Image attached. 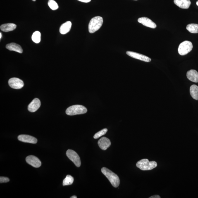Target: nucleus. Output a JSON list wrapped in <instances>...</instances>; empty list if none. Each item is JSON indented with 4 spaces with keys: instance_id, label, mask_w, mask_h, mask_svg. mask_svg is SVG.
I'll return each instance as SVG.
<instances>
[{
    "instance_id": "f257e3e1",
    "label": "nucleus",
    "mask_w": 198,
    "mask_h": 198,
    "mask_svg": "<svg viewBox=\"0 0 198 198\" xmlns=\"http://www.w3.org/2000/svg\"><path fill=\"white\" fill-rule=\"evenodd\" d=\"M101 172L109 180L113 187H118L120 183V179L116 174L105 167L102 168Z\"/></svg>"
},
{
    "instance_id": "f03ea898",
    "label": "nucleus",
    "mask_w": 198,
    "mask_h": 198,
    "mask_svg": "<svg viewBox=\"0 0 198 198\" xmlns=\"http://www.w3.org/2000/svg\"><path fill=\"white\" fill-rule=\"evenodd\" d=\"M103 23V19L100 16L94 17L91 19L89 24V31L91 34L99 30Z\"/></svg>"
},
{
    "instance_id": "7ed1b4c3",
    "label": "nucleus",
    "mask_w": 198,
    "mask_h": 198,
    "mask_svg": "<svg viewBox=\"0 0 198 198\" xmlns=\"http://www.w3.org/2000/svg\"><path fill=\"white\" fill-rule=\"evenodd\" d=\"M87 108L81 105H74L67 108L66 113L70 116H73L77 115L83 114L87 113Z\"/></svg>"
},
{
    "instance_id": "20e7f679",
    "label": "nucleus",
    "mask_w": 198,
    "mask_h": 198,
    "mask_svg": "<svg viewBox=\"0 0 198 198\" xmlns=\"http://www.w3.org/2000/svg\"><path fill=\"white\" fill-rule=\"evenodd\" d=\"M136 166L140 170L146 171L155 168L157 166V163L155 161H149L147 159H143L138 162Z\"/></svg>"
},
{
    "instance_id": "39448f33",
    "label": "nucleus",
    "mask_w": 198,
    "mask_h": 198,
    "mask_svg": "<svg viewBox=\"0 0 198 198\" xmlns=\"http://www.w3.org/2000/svg\"><path fill=\"white\" fill-rule=\"evenodd\" d=\"M193 46L190 41H186L182 42L179 46L178 52L181 56H185L192 50Z\"/></svg>"
},
{
    "instance_id": "423d86ee",
    "label": "nucleus",
    "mask_w": 198,
    "mask_h": 198,
    "mask_svg": "<svg viewBox=\"0 0 198 198\" xmlns=\"http://www.w3.org/2000/svg\"><path fill=\"white\" fill-rule=\"evenodd\" d=\"M66 154L68 157L73 162L75 166L77 167H80L81 166V161L78 154L75 151L72 150L68 149L67 151Z\"/></svg>"
},
{
    "instance_id": "0eeeda50",
    "label": "nucleus",
    "mask_w": 198,
    "mask_h": 198,
    "mask_svg": "<svg viewBox=\"0 0 198 198\" xmlns=\"http://www.w3.org/2000/svg\"><path fill=\"white\" fill-rule=\"evenodd\" d=\"M8 84L10 87L15 89H21L24 86L23 81L16 77L10 79L8 80Z\"/></svg>"
},
{
    "instance_id": "6e6552de",
    "label": "nucleus",
    "mask_w": 198,
    "mask_h": 198,
    "mask_svg": "<svg viewBox=\"0 0 198 198\" xmlns=\"http://www.w3.org/2000/svg\"><path fill=\"white\" fill-rule=\"evenodd\" d=\"M126 54L131 57L141 60V61L146 62H150L151 61V59L149 57L138 53L132 52V51H127L126 52Z\"/></svg>"
},
{
    "instance_id": "1a4fd4ad",
    "label": "nucleus",
    "mask_w": 198,
    "mask_h": 198,
    "mask_svg": "<svg viewBox=\"0 0 198 198\" xmlns=\"http://www.w3.org/2000/svg\"><path fill=\"white\" fill-rule=\"evenodd\" d=\"M26 161L28 164L35 168H39L42 164L39 158L34 156H27L26 158Z\"/></svg>"
},
{
    "instance_id": "9d476101",
    "label": "nucleus",
    "mask_w": 198,
    "mask_h": 198,
    "mask_svg": "<svg viewBox=\"0 0 198 198\" xmlns=\"http://www.w3.org/2000/svg\"><path fill=\"white\" fill-rule=\"evenodd\" d=\"M139 23L142 24L143 25L146 27L151 28H155L157 27L156 24L154 22L151 20L150 19L146 18V17H142L139 18L138 20Z\"/></svg>"
},
{
    "instance_id": "9b49d317",
    "label": "nucleus",
    "mask_w": 198,
    "mask_h": 198,
    "mask_svg": "<svg viewBox=\"0 0 198 198\" xmlns=\"http://www.w3.org/2000/svg\"><path fill=\"white\" fill-rule=\"evenodd\" d=\"M18 140L21 142L29 143L35 144L37 142V138L31 136L27 135H20L18 137Z\"/></svg>"
},
{
    "instance_id": "f8f14e48",
    "label": "nucleus",
    "mask_w": 198,
    "mask_h": 198,
    "mask_svg": "<svg viewBox=\"0 0 198 198\" xmlns=\"http://www.w3.org/2000/svg\"><path fill=\"white\" fill-rule=\"evenodd\" d=\"M41 105V102L40 100L37 98H35L28 105V109L29 111L34 112L38 109Z\"/></svg>"
},
{
    "instance_id": "ddd939ff",
    "label": "nucleus",
    "mask_w": 198,
    "mask_h": 198,
    "mask_svg": "<svg viewBox=\"0 0 198 198\" xmlns=\"http://www.w3.org/2000/svg\"><path fill=\"white\" fill-rule=\"evenodd\" d=\"M98 144L100 148L103 150H106L111 145V141L105 137H103L100 139Z\"/></svg>"
},
{
    "instance_id": "4468645a",
    "label": "nucleus",
    "mask_w": 198,
    "mask_h": 198,
    "mask_svg": "<svg viewBox=\"0 0 198 198\" xmlns=\"http://www.w3.org/2000/svg\"><path fill=\"white\" fill-rule=\"evenodd\" d=\"M174 3L179 8L183 9L189 8L191 5L190 0H174Z\"/></svg>"
},
{
    "instance_id": "2eb2a0df",
    "label": "nucleus",
    "mask_w": 198,
    "mask_h": 198,
    "mask_svg": "<svg viewBox=\"0 0 198 198\" xmlns=\"http://www.w3.org/2000/svg\"><path fill=\"white\" fill-rule=\"evenodd\" d=\"M187 76L189 80L194 83L198 82V72L195 70H191L187 72Z\"/></svg>"
},
{
    "instance_id": "dca6fc26",
    "label": "nucleus",
    "mask_w": 198,
    "mask_h": 198,
    "mask_svg": "<svg viewBox=\"0 0 198 198\" xmlns=\"http://www.w3.org/2000/svg\"><path fill=\"white\" fill-rule=\"evenodd\" d=\"M6 47L10 51H15L20 53L23 52V50L21 46L15 43H11L7 44Z\"/></svg>"
},
{
    "instance_id": "f3484780",
    "label": "nucleus",
    "mask_w": 198,
    "mask_h": 198,
    "mask_svg": "<svg viewBox=\"0 0 198 198\" xmlns=\"http://www.w3.org/2000/svg\"><path fill=\"white\" fill-rule=\"evenodd\" d=\"M71 22L70 21L65 22L62 24L60 28V32L63 35L68 33L70 31L72 27Z\"/></svg>"
},
{
    "instance_id": "a211bd4d",
    "label": "nucleus",
    "mask_w": 198,
    "mask_h": 198,
    "mask_svg": "<svg viewBox=\"0 0 198 198\" xmlns=\"http://www.w3.org/2000/svg\"><path fill=\"white\" fill-rule=\"evenodd\" d=\"M17 25L13 23H7L2 25L0 27L1 30L4 32L11 31L15 30Z\"/></svg>"
},
{
    "instance_id": "6ab92c4d",
    "label": "nucleus",
    "mask_w": 198,
    "mask_h": 198,
    "mask_svg": "<svg viewBox=\"0 0 198 198\" xmlns=\"http://www.w3.org/2000/svg\"><path fill=\"white\" fill-rule=\"evenodd\" d=\"M190 94L191 96L194 99L198 100V86L193 84L191 86L190 89Z\"/></svg>"
},
{
    "instance_id": "aec40b11",
    "label": "nucleus",
    "mask_w": 198,
    "mask_h": 198,
    "mask_svg": "<svg viewBox=\"0 0 198 198\" xmlns=\"http://www.w3.org/2000/svg\"><path fill=\"white\" fill-rule=\"evenodd\" d=\"M187 29L191 33H198V24H189L187 26Z\"/></svg>"
},
{
    "instance_id": "412c9836",
    "label": "nucleus",
    "mask_w": 198,
    "mask_h": 198,
    "mask_svg": "<svg viewBox=\"0 0 198 198\" xmlns=\"http://www.w3.org/2000/svg\"><path fill=\"white\" fill-rule=\"evenodd\" d=\"M32 40L36 44H39L41 41V32L38 31H36L33 34L32 36Z\"/></svg>"
},
{
    "instance_id": "4be33fe9",
    "label": "nucleus",
    "mask_w": 198,
    "mask_h": 198,
    "mask_svg": "<svg viewBox=\"0 0 198 198\" xmlns=\"http://www.w3.org/2000/svg\"><path fill=\"white\" fill-rule=\"evenodd\" d=\"M74 178L70 175H67L63 181V185L67 186L71 185L73 183Z\"/></svg>"
},
{
    "instance_id": "5701e85b",
    "label": "nucleus",
    "mask_w": 198,
    "mask_h": 198,
    "mask_svg": "<svg viewBox=\"0 0 198 198\" xmlns=\"http://www.w3.org/2000/svg\"><path fill=\"white\" fill-rule=\"evenodd\" d=\"M48 5L50 8L53 10H57L59 8L57 3L54 0H49Z\"/></svg>"
},
{
    "instance_id": "b1692460",
    "label": "nucleus",
    "mask_w": 198,
    "mask_h": 198,
    "mask_svg": "<svg viewBox=\"0 0 198 198\" xmlns=\"http://www.w3.org/2000/svg\"><path fill=\"white\" fill-rule=\"evenodd\" d=\"M107 131V129H103L102 130L100 131H99L97 133L95 134L94 136V139L99 138L101 136H102L104 135L105 134Z\"/></svg>"
},
{
    "instance_id": "393cba45",
    "label": "nucleus",
    "mask_w": 198,
    "mask_h": 198,
    "mask_svg": "<svg viewBox=\"0 0 198 198\" xmlns=\"http://www.w3.org/2000/svg\"><path fill=\"white\" fill-rule=\"evenodd\" d=\"M10 181L9 179L7 177H0V183H7Z\"/></svg>"
},
{
    "instance_id": "a878e982",
    "label": "nucleus",
    "mask_w": 198,
    "mask_h": 198,
    "mask_svg": "<svg viewBox=\"0 0 198 198\" xmlns=\"http://www.w3.org/2000/svg\"><path fill=\"white\" fill-rule=\"evenodd\" d=\"M77 1L81 2H82L88 3L90 2L91 0H77Z\"/></svg>"
},
{
    "instance_id": "bb28decb",
    "label": "nucleus",
    "mask_w": 198,
    "mask_h": 198,
    "mask_svg": "<svg viewBox=\"0 0 198 198\" xmlns=\"http://www.w3.org/2000/svg\"><path fill=\"white\" fill-rule=\"evenodd\" d=\"M150 198H161V197L159 196L158 195H154L153 196H151V197H150Z\"/></svg>"
},
{
    "instance_id": "cd10ccee",
    "label": "nucleus",
    "mask_w": 198,
    "mask_h": 198,
    "mask_svg": "<svg viewBox=\"0 0 198 198\" xmlns=\"http://www.w3.org/2000/svg\"><path fill=\"white\" fill-rule=\"evenodd\" d=\"M70 198H77V197L76 196H72L71 197H70Z\"/></svg>"
},
{
    "instance_id": "c85d7f7f",
    "label": "nucleus",
    "mask_w": 198,
    "mask_h": 198,
    "mask_svg": "<svg viewBox=\"0 0 198 198\" xmlns=\"http://www.w3.org/2000/svg\"><path fill=\"white\" fill-rule=\"evenodd\" d=\"M2 37V35L1 33H0V39H1Z\"/></svg>"
},
{
    "instance_id": "c756f323",
    "label": "nucleus",
    "mask_w": 198,
    "mask_h": 198,
    "mask_svg": "<svg viewBox=\"0 0 198 198\" xmlns=\"http://www.w3.org/2000/svg\"><path fill=\"white\" fill-rule=\"evenodd\" d=\"M196 5H197V6H198V1L196 2Z\"/></svg>"
},
{
    "instance_id": "7c9ffc66",
    "label": "nucleus",
    "mask_w": 198,
    "mask_h": 198,
    "mask_svg": "<svg viewBox=\"0 0 198 198\" xmlns=\"http://www.w3.org/2000/svg\"><path fill=\"white\" fill-rule=\"evenodd\" d=\"M32 1H35L36 0H32Z\"/></svg>"
},
{
    "instance_id": "2f4dec72",
    "label": "nucleus",
    "mask_w": 198,
    "mask_h": 198,
    "mask_svg": "<svg viewBox=\"0 0 198 198\" xmlns=\"http://www.w3.org/2000/svg\"><path fill=\"white\" fill-rule=\"evenodd\" d=\"M135 1H137V0H135Z\"/></svg>"
}]
</instances>
